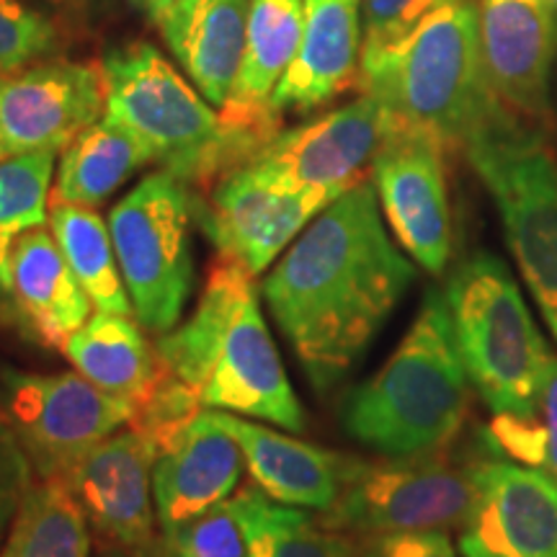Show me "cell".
Masks as SVG:
<instances>
[{
    "mask_svg": "<svg viewBox=\"0 0 557 557\" xmlns=\"http://www.w3.org/2000/svg\"><path fill=\"white\" fill-rule=\"evenodd\" d=\"M99 65L107 88L103 114L143 139L156 163L194 194L209 191L259 150L230 129L199 88L148 41L109 50Z\"/></svg>",
    "mask_w": 557,
    "mask_h": 557,
    "instance_id": "5b68a950",
    "label": "cell"
},
{
    "mask_svg": "<svg viewBox=\"0 0 557 557\" xmlns=\"http://www.w3.org/2000/svg\"><path fill=\"white\" fill-rule=\"evenodd\" d=\"M462 557H557V480L517 462H475Z\"/></svg>",
    "mask_w": 557,
    "mask_h": 557,
    "instance_id": "9a60e30c",
    "label": "cell"
},
{
    "mask_svg": "<svg viewBox=\"0 0 557 557\" xmlns=\"http://www.w3.org/2000/svg\"><path fill=\"white\" fill-rule=\"evenodd\" d=\"M444 148L395 122L372 160V184L395 238L418 267L442 274L451 256V209Z\"/></svg>",
    "mask_w": 557,
    "mask_h": 557,
    "instance_id": "4fadbf2b",
    "label": "cell"
},
{
    "mask_svg": "<svg viewBox=\"0 0 557 557\" xmlns=\"http://www.w3.org/2000/svg\"><path fill=\"white\" fill-rule=\"evenodd\" d=\"M248 557H357L344 532L320 524L297 506L278 504L259 485H243L233 498Z\"/></svg>",
    "mask_w": 557,
    "mask_h": 557,
    "instance_id": "4316f807",
    "label": "cell"
},
{
    "mask_svg": "<svg viewBox=\"0 0 557 557\" xmlns=\"http://www.w3.org/2000/svg\"><path fill=\"white\" fill-rule=\"evenodd\" d=\"M485 444L496 455L557 480V357L547 372L537 408L529 416L496 413L485 429Z\"/></svg>",
    "mask_w": 557,
    "mask_h": 557,
    "instance_id": "f546056e",
    "label": "cell"
},
{
    "mask_svg": "<svg viewBox=\"0 0 557 557\" xmlns=\"http://www.w3.org/2000/svg\"><path fill=\"white\" fill-rule=\"evenodd\" d=\"M107 222L139 325L163 336L194 289L191 186L169 171L150 173L111 207Z\"/></svg>",
    "mask_w": 557,
    "mask_h": 557,
    "instance_id": "ba28073f",
    "label": "cell"
},
{
    "mask_svg": "<svg viewBox=\"0 0 557 557\" xmlns=\"http://www.w3.org/2000/svg\"><path fill=\"white\" fill-rule=\"evenodd\" d=\"M240 444L253 483L278 504L329 511L341 496L351 457L284 436L227 410H207Z\"/></svg>",
    "mask_w": 557,
    "mask_h": 557,
    "instance_id": "ffe728a7",
    "label": "cell"
},
{
    "mask_svg": "<svg viewBox=\"0 0 557 557\" xmlns=\"http://www.w3.org/2000/svg\"><path fill=\"white\" fill-rule=\"evenodd\" d=\"M243 468L246 455L240 444L201 410L156 457L152 498L160 529L169 532L227 500L240 483Z\"/></svg>",
    "mask_w": 557,
    "mask_h": 557,
    "instance_id": "d6986e66",
    "label": "cell"
},
{
    "mask_svg": "<svg viewBox=\"0 0 557 557\" xmlns=\"http://www.w3.org/2000/svg\"><path fill=\"white\" fill-rule=\"evenodd\" d=\"M250 0H173L156 18L165 45L199 94L222 109L246 50Z\"/></svg>",
    "mask_w": 557,
    "mask_h": 557,
    "instance_id": "603a6c76",
    "label": "cell"
},
{
    "mask_svg": "<svg viewBox=\"0 0 557 557\" xmlns=\"http://www.w3.org/2000/svg\"><path fill=\"white\" fill-rule=\"evenodd\" d=\"M24 3L50 13L73 37H78L86 29H94L109 9V0H24Z\"/></svg>",
    "mask_w": 557,
    "mask_h": 557,
    "instance_id": "8d00e7d4",
    "label": "cell"
},
{
    "mask_svg": "<svg viewBox=\"0 0 557 557\" xmlns=\"http://www.w3.org/2000/svg\"><path fill=\"white\" fill-rule=\"evenodd\" d=\"M549 9L555 13V21H557V0H549Z\"/></svg>",
    "mask_w": 557,
    "mask_h": 557,
    "instance_id": "60d3db41",
    "label": "cell"
},
{
    "mask_svg": "<svg viewBox=\"0 0 557 557\" xmlns=\"http://www.w3.org/2000/svg\"><path fill=\"white\" fill-rule=\"evenodd\" d=\"M150 163L156 158L148 145L103 114L62 152L50 201L96 209Z\"/></svg>",
    "mask_w": 557,
    "mask_h": 557,
    "instance_id": "d4e9b609",
    "label": "cell"
},
{
    "mask_svg": "<svg viewBox=\"0 0 557 557\" xmlns=\"http://www.w3.org/2000/svg\"><path fill=\"white\" fill-rule=\"evenodd\" d=\"M468 408L447 295L431 287L393 357L341 403V426L382 457L436 455L462 431Z\"/></svg>",
    "mask_w": 557,
    "mask_h": 557,
    "instance_id": "3957f363",
    "label": "cell"
},
{
    "mask_svg": "<svg viewBox=\"0 0 557 557\" xmlns=\"http://www.w3.org/2000/svg\"><path fill=\"white\" fill-rule=\"evenodd\" d=\"M163 542L171 557H248L246 534L230 498L163 532Z\"/></svg>",
    "mask_w": 557,
    "mask_h": 557,
    "instance_id": "836d02e7",
    "label": "cell"
},
{
    "mask_svg": "<svg viewBox=\"0 0 557 557\" xmlns=\"http://www.w3.org/2000/svg\"><path fill=\"white\" fill-rule=\"evenodd\" d=\"M75 372L114 398L135 403L163 374L165 361L132 315H90L62 346Z\"/></svg>",
    "mask_w": 557,
    "mask_h": 557,
    "instance_id": "cb8c5ba5",
    "label": "cell"
},
{
    "mask_svg": "<svg viewBox=\"0 0 557 557\" xmlns=\"http://www.w3.org/2000/svg\"><path fill=\"white\" fill-rule=\"evenodd\" d=\"M336 199L325 191L276 186L240 163L209 191L194 194V220L220 256L238 261L250 274L261 276L276 256Z\"/></svg>",
    "mask_w": 557,
    "mask_h": 557,
    "instance_id": "7c38bea8",
    "label": "cell"
},
{
    "mask_svg": "<svg viewBox=\"0 0 557 557\" xmlns=\"http://www.w3.org/2000/svg\"><path fill=\"white\" fill-rule=\"evenodd\" d=\"M107 109L101 65L50 58L0 81V160L65 150Z\"/></svg>",
    "mask_w": 557,
    "mask_h": 557,
    "instance_id": "5bb4252c",
    "label": "cell"
},
{
    "mask_svg": "<svg viewBox=\"0 0 557 557\" xmlns=\"http://www.w3.org/2000/svg\"><path fill=\"white\" fill-rule=\"evenodd\" d=\"M478 13L493 94L521 120L553 127L557 21L549 0H478Z\"/></svg>",
    "mask_w": 557,
    "mask_h": 557,
    "instance_id": "e0dca14e",
    "label": "cell"
},
{
    "mask_svg": "<svg viewBox=\"0 0 557 557\" xmlns=\"http://www.w3.org/2000/svg\"><path fill=\"white\" fill-rule=\"evenodd\" d=\"M32 462L21 449L18 438L0 413V545H3L5 534L13 517H16L21 498L32 485Z\"/></svg>",
    "mask_w": 557,
    "mask_h": 557,
    "instance_id": "e575fe53",
    "label": "cell"
},
{
    "mask_svg": "<svg viewBox=\"0 0 557 557\" xmlns=\"http://www.w3.org/2000/svg\"><path fill=\"white\" fill-rule=\"evenodd\" d=\"M205 406L197 389L186 385L173 369L165 364L163 374L156 380L148 393L143 395L132 408V418L127 426L137 429L156 444L158 451H163L169 444L194 423Z\"/></svg>",
    "mask_w": 557,
    "mask_h": 557,
    "instance_id": "1f68e13d",
    "label": "cell"
},
{
    "mask_svg": "<svg viewBox=\"0 0 557 557\" xmlns=\"http://www.w3.org/2000/svg\"><path fill=\"white\" fill-rule=\"evenodd\" d=\"M0 413L41 480H60L78 459L124 429L132 403L103 393L81 372L0 369Z\"/></svg>",
    "mask_w": 557,
    "mask_h": 557,
    "instance_id": "30bf717a",
    "label": "cell"
},
{
    "mask_svg": "<svg viewBox=\"0 0 557 557\" xmlns=\"http://www.w3.org/2000/svg\"><path fill=\"white\" fill-rule=\"evenodd\" d=\"M88 519L62 480L32 483L21 498L0 557H88Z\"/></svg>",
    "mask_w": 557,
    "mask_h": 557,
    "instance_id": "83f0119b",
    "label": "cell"
},
{
    "mask_svg": "<svg viewBox=\"0 0 557 557\" xmlns=\"http://www.w3.org/2000/svg\"><path fill=\"white\" fill-rule=\"evenodd\" d=\"M444 295L459 357L485 406L506 416L532 413L555 354L506 263L491 253L470 256L451 271Z\"/></svg>",
    "mask_w": 557,
    "mask_h": 557,
    "instance_id": "8992f818",
    "label": "cell"
},
{
    "mask_svg": "<svg viewBox=\"0 0 557 557\" xmlns=\"http://www.w3.org/2000/svg\"><path fill=\"white\" fill-rule=\"evenodd\" d=\"M416 278L389 240L374 184L331 201L263 278V299L318 395L336 389Z\"/></svg>",
    "mask_w": 557,
    "mask_h": 557,
    "instance_id": "6da1fadb",
    "label": "cell"
},
{
    "mask_svg": "<svg viewBox=\"0 0 557 557\" xmlns=\"http://www.w3.org/2000/svg\"><path fill=\"white\" fill-rule=\"evenodd\" d=\"M96 557H171V553H169V547H165L163 537H160L143 547H122V545H109V542H101Z\"/></svg>",
    "mask_w": 557,
    "mask_h": 557,
    "instance_id": "74e56055",
    "label": "cell"
},
{
    "mask_svg": "<svg viewBox=\"0 0 557 557\" xmlns=\"http://www.w3.org/2000/svg\"><path fill=\"white\" fill-rule=\"evenodd\" d=\"M156 348L207 410L263 418L287 431L308 429L302 403L284 372L261 315L256 276L218 253L194 315L156 336Z\"/></svg>",
    "mask_w": 557,
    "mask_h": 557,
    "instance_id": "7a4b0ae2",
    "label": "cell"
},
{
    "mask_svg": "<svg viewBox=\"0 0 557 557\" xmlns=\"http://www.w3.org/2000/svg\"><path fill=\"white\" fill-rule=\"evenodd\" d=\"M302 26L305 0H250L240 73L220 116L259 148L282 127L271 116L269 101L295 60Z\"/></svg>",
    "mask_w": 557,
    "mask_h": 557,
    "instance_id": "7402d4cb",
    "label": "cell"
},
{
    "mask_svg": "<svg viewBox=\"0 0 557 557\" xmlns=\"http://www.w3.org/2000/svg\"><path fill=\"white\" fill-rule=\"evenodd\" d=\"M173 3V0H152V13H150V18L156 21L160 13H163L165 9H169V5Z\"/></svg>",
    "mask_w": 557,
    "mask_h": 557,
    "instance_id": "f35d334b",
    "label": "cell"
},
{
    "mask_svg": "<svg viewBox=\"0 0 557 557\" xmlns=\"http://www.w3.org/2000/svg\"><path fill=\"white\" fill-rule=\"evenodd\" d=\"M393 124L389 111L374 96L361 94L357 101L308 124L278 129L246 165L276 186L341 197L367 181V169H372Z\"/></svg>",
    "mask_w": 557,
    "mask_h": 557,
    "instance_id": "8fae6325",
    "label": "cell"
},
{
    "mask_svg": "<svg viewBox=\"0 0 557 557\" xmlns=\"http://www.w3.org/2000/svg\"><path fill=\"white\" fill-rule=\"evenodd\" d=\"M129 3H132V5H137L139 11L148 13V16L152 13V0H129Z\"/></svg>",
    "mask_w": 557,
    "mask_h": 557,
    "instance_id": "ab89813d",
    "label": "cell"
},
{
    "mask_svg": "<svg viewBox=\"0 0 557 557\" xmlns=\"http://www.w3.org/2000/svg\"><path fill=\"white\" fill-rule=\"evenodd\" d=\"M54 152L0 160V297L11 284V256L21 235L50 218Z\"/></svg>",
    "mask_w": 557,
    "mask_h": 557,
    "instance_id": "f1b7e54d",
    "label": "cell"
},
{
    "mask_svg": "<svg viewBox=\"0 0 557 557\" xmlns=\"http://www.w3.org/2000/svg\"><path fill=\"white\" fill-rule=\"evenodd\" d=\"M357 86L447 150L468 148L506 109L487 78L478 0L442 9L393 52L361 62Z\"/></svg>",
    "mask_w": 557,
    "mask_h": 557,
    "instance_id": "277c9868",
    "label": "cell"
},
{
    "mask_svg": "<svg viewBox=\"0 0 557 557\" xmlns=\"http://www.w3.org/2000/svg\"><path fill=\"white\" fill-rule=\"evenodd\" d=\"M5 299L13 323L24 336L60 351L94 308L47 227L29 230L18 238Z\"/></svg>",
    "mask_w": 557,
    "mask_h": 557,
    "instance_id": "44dd1931",
    "label": "cell"
},
{
    "mask_svg": "<svg viewBox=\"0 0 557 557\" xmlns=\"http://www.w3.org/2000/svg\"><path fill=\"white\" fill-rule=\"evenodd\" d=\"M50 230L90 305L99 312L135 315L111 243L109 222L96 209L50 201Z\"/></svg>",
    "mask_w": 557,
    "mask_h": 557,
    "instance_id": "484cf974",
    "label": "cell"
},
{
    "mask_svg": "<svg viewBox=\"0 0 557 557\" xmlns=\"http://www.w3.org/2000/svg\"><path fill=\"white\" fill-rule=\"evenodd\" d=\"M75 39L58 18L24 0H0V81L34 62L60 58Z\"/></svg>",
    "mask_w": 557,
    "mask_h": 557,
    "instance_id": "4dcf8cb0",
    "label": "cell"
},
{
    "mask_svg": "<svg viewBox=\"0 0 557 557\" xmlns=\"http://www.w3.org/2000/svg\"><path fill=\"white\" fill-rule=\"evenodd\" d=\"M475 504V465H455L442 451L361 462L351 457L346 483L320 524L344 534L462 527Z\"/></svg>",
    "mask_w": 557,
    "mask_h": 557,
    "instance_id": "9c48e42d",
    "label": "cell"
},
{
    "mask_svg": "<svg viewBox=\"0 0 557 557\" xmlns=\"http://www.w3.org/2000/svg\"><path fill=\"white\" fill-rule=\"evenodd\" d=\"M468 160L496 201L508 248L557 338V156L537 124L504 109L470 139Z\"/></svg>",
    "mask_w": 557,
    "mask_h": 557,
    "instance_id": "52a82bcc",
    "label": "cell"
},
{
    "mask_svg": "<svg viewBox=\"0 0 557 557\" xmlns=\"http://www.w3.org/2000/svg\"><path fill=\"white\" fill-rule=\"evenodd\" d=\"M457 3L465 0H361V62L393 52L434 13Z\"/></svg>",
    "mask_w": 557,
    "mask_h": 557,
    "instance_id": "d6a6232c",
    "label": "cell"
},
{
    "mask_svg": "<svg viewBox=\"0 0 557 557\" xmlns=\"http://www.w3.org/2000/svg\"><path fill=\"white\" fill-rule=\"evenodd\" d=\"M361 41V0H305L302 39L271 94V116L282 124L287 114H308L357 86Z\"/></svg>",
    "mask_w": 557,
    "mask_h": 557,
    "instance_id": "ac0fdd59",
    "label": "cell"
},
{
    "mask_svg": "<svg viewBox=\"0 0 557 557\" xmlns=\"http://www.w3.org/2000/svg\"><path fill=\"white\" fill-rule=\"evenodd\" d=\"M156 457V444L127 426L96 444L60 478L101 542L143 547L158 540L152 511Z\"/></svg>",
    "mask_w": 557,
    "mask_h": 557,
    "instance_id": "2e32d148",
    "label": "cell"
},
{
    "mask_svg": "<svg viewBox=\"0 0 557 557\" xmlns=\"http://www.w3.org/2000/svg\"><path fill=\"white\" fill-rule=\"evenodd\" d=\"M357 557H457V553L444 529H410L364 534Z\"/></svg>",
    "mask_w": 557,
    "mask_h": 557,
    "instance_id": "d590c367",
    "label": "cell"
}]
</instances>
